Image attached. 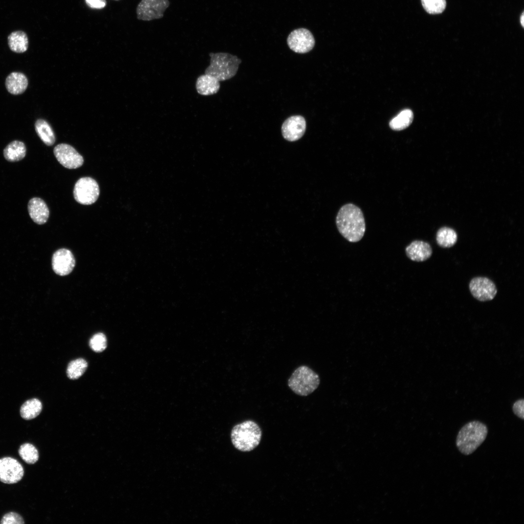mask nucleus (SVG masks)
<instances>
[{"instance_id": "obj_1", "label": "nucleus", "mask_w": 524, "mask_h": 524, "mask_svg": "<svg viewBox=\"0 0 524 524\" xmlns=\"http://www.w3.org/2000/svg\"><path fill=\"white\" fill-rule=\"evenodd\" d=\"M336 224L340 234L351 243L360 241L365 232L363 213L359 207L352 203L341 207L336 216Z\"/></svg>"}, {"instance_id": "obj_2", "label": "nucleus", "mask_w": 524, "mask_h": 524, "mask_svg": "<svg viewBox=\"0 0 524 524\" xmlns=\"http://www.w3.org/2000/svg\"><path fill=\"white\" fill-rule=\"evenodd\" d=\"M488 429L485 424L473 421L466 424L459 431L456 439V446L459 451L465 455L475 452L485 440Z\"/></svg>"}, {"instance_id": "obj_3", "label": "nucleus", "mask_w": 524, "mask_h": 524, "mask_svg": "<svg viewBox=\"0 0 524 524\" xmlns=\"http://www.w3.org/2000/svg\"><path fill=\"white\" fill-rule=\"evenodd\" d=\"M262 435L261 429L256 422L246 420L232 428L230 438L232 444L237 449L248 452L259 444Z\"/></svg>"}, {"instance_id": "obj_4", "label": "nucleus", "mask_w": 524, "mask_h": 524, "mask_svg": "<svg viewBox=\"0 0 524 524\" xmlns=\"http://www.w3.org/2000/svg\"><path fill=\"white\" fill-rule=\"evenodd\" d=\"M211 65L205 70L218 81L232 78L236 74L241 60L236 56L227 53H211Z\"/></svg>"}, {"instance_id": "obj_5", "label": "nucleus", "mask_w": 524, "mask_h": 524, "mask_svg": "<svg viewBox=\"0 0 524 524\" xmlns=\"http://www.w3.org/2000/svg\"><path fill=\"white\" fill-rule=\"evenodd\" d=\"M319 384L318 375L306 365L300 366L295 369L288 381L289 387L294 393L304 396L313 392Z\"/></svg>"}, {"instance_id": "obj_6", "label": "nucleus", "mask_w": 524, "mask_h": 524, "mask_svg": "<svg viewBox=\"0 0 524 524\" xmlns=\"http://www.w3.org/2000/svg\"><path fill=\"white\" fill-rule=\"evenodd\" d=\"M99 195L98 185L92 178H81L75 184L73 196L76 201L81 204H93L97 200Z\"/></svg>"}, {"instance_id": "obj_7", "label": "nucleus", "mask_w": 524, "mask_h": 524, "mask_svg": "<svg viewBox=\"0 0 524 524\" xmlns=\"http://www.w3.org/2000/svg\"><path fill=\"white\" fill-rule=\"evenodd\" d=\"M289 48L298 53H306L310 51L315 45L314 38L312 33L306 28H298L293 30L287 39Z\"/></svg>"}, {"instance_id": "obj_8", "label": "nucleus", "mask_w": 524, "mask_h": 524, "mask_svg": "<svg viewBox=\"0 0 524 524\" xmlns=\"http://www.w3.org/2000/svg\"><path fill=\"white\" fill-rule=\"evenodd\" d=\"M469 287L473 296L482 302L492 300L497 293L494 283L487 277L473 278L469 283Z\"/></svg>"}, {"instance_id": "obj_9", "label": "nucleus", "mask_w": 524, "mask_h": 524, "mask_svg": "<svg viewBox=\"0 0 524 524\" xmlns=\"http://www.w3.org/2000/svg\"><path fill=\"white\" fill-rule=\"evenodd\" d=\"M169 5L168 0H141L136 8L137 17L144 21L161 18Z\"/></svg>"}, {"instance_id": "obj_10", "label": "nucleus", "mask_w": 524, "mask_h": 524, "mask_svg": "<svg viewBox=\"0 0 524 524\" xmlns=\"http://www.w3.org/2000/svg\"><path fill=\"white\" fill-rule=\"evenodd\" d=\"M24 469L20 463L12 457L0 458V481L8 484L17 483L24 475Z\"/></svg>"}, {"instance_id": "obj_11", "label": "nucleus", "mask_w": 524, "mask_h": 524, "mask_svg": "<svg viewBox=\"0 0 524 524\" xmlns=\"http://www.w3.org/2000/svg\"><path fill=\"white\" fill-rule=\"evenodd\" d=\"M53 153L59 163L66 168L76 169L83 164L82 156L73 147L67 144L56 146Z\"/></svg>"}, {"instance_id": "obj_12", "label": "nucleus", "mask_w": 524, "mask_h": 524, "mask_svg": "<svg viewBox=\"0 0 524 524\" xmlns=\"http://www.w3.org/2000/svg\"><path fill=\"white\" fill-rule=\"evenodd\" d=\"M306 129L305 118L299 115H293L287 118L281 126V133L283 138L287 141L293 142L300 139Z\"/></svg>"}, {"instance_id": "obj_13", "label": "nucleus", "mask_w": 524, "mask_h": 524, "mask_svg": "<svg viewBox=\"0 0 524 524\" xmlns=\"http://www.w3.org/2000/svg\"><path fill=\"white\" fill-rule=\"evenodd\" d=\"M75 265V258L68 249L61 248L55 251L52 256V269L57 275H68L72 272Z\"/></svg>"}, {"instance_id": "obj_14", "label": "nucleus", "mask_w": 524, "mask_h": 524, "mask_svg": "<svg viewBox=\"0 0 524 524\" xmlns=\"http://www.w3.org/2000/svg\"><path fill=\"white\" fill-rule=\"evenodd\" d=\"M405 252L407 256L411 261L422 262L430 258L432 249L427 242L414 240L406 246Z\"/></svg>"}, {"instance_id": "obj_15", "label": "nucleus", "mask_w": 524, "mask_h": 524, "mask_svg": "<svg viewBox=\"0 0 524 524\" xmlns=\"http://www.w3.org/2000/svg\"><path fill=\"white\" fill-rule=\"evenodd\" d=\"M28 211L31 218L38 225L46 223L49 215L47 205L39 197H33L29 201Z\"/></svg>"}, {"instance_id": "obj_16", "label": "nucleus", "mask_w": 524, "mask_h": 524, "mask_svg": "<svg viewBox=\"0 0 524 524\" xmlns=\"http://www.w3.org/2000/svg\"><path fill=\"white\" fill-rule=\"evenodd\" d=\"M5 84L7 90L10 94L17 95L25 92L28 86V81L24 74L13 72L7 77Z\"/></svg>"}, {"instance_id": "obj_17", "label": "nucleus", "mask_w": 524, "mask_h": 524, "mask_svg": "<svg viewBox=\"0 0 524 524\" xmlns=\"http://www.w3.org/2000/svg\"><path fill=\"white\" fill-rule=\"evenodd\" d=\"M7 41L10 49L14 52L23 53L28 49V37L23 31L16 30L11 33L7 37Z\"/></svg>"}, {"instance_id": "obj_18", "label": "nucleus", "mask_w": 524, "mask_h": 524, "mask_svg": "<svg viewBox=\"0 0 524 524\" xmlns=\"http://www.w3.org/2000/svg\"><path fill=\"white\" fill-rule=\"evenodd\" d=\"M26 151V147L23 142L19 140H14L5 147L3 150V156L8 162H18L25 157Z\"/></svg>"}, {"instance_id": "obj_19", "label": "nucleus", "mask_w": 524, "mask_h": 524, "mask_svg": "<svg viewBox=\"0 0 524 524\" xmlns=\"http://www.w3.org/2000/svg\"><path fill=\"white\" fill-rule=\"evenodd\" d=\"M197 91L203 95H209L218 92L220 88L219 81L213 77L205 74L199 77L196 83Z\"/></svg>"}, {"instance_id": "obj_20", "label": "nucleus", "mask_w": 524, "mask_h": 524, "mask_svg": "<svg viewBox=\"0 0 524 524\" xmlns=\"http://www.w3.org/2000/svg\"><path fill=\"white\" fill-rule=\"evenodd\" d=\"M436 240L437 244L440 247L450 248L457 243L458 235L453 229L448 227H443L438 230Z\"/></svg>"}, {"instance_id": "obj_21", "label": "nucleus", "mask_w": 524, "mask_h": 524, "mask_svg": "<svg viewBox=\"0 0 524 524\" xmlns=\"http://www.w3.org/2000/svg\"><path fill=\"white\" fill-rule=\"evenodd\" d=\"M34 126L36 132L43 142L49 146L53 145L55 142V136L48 122L44 119H38Z\"/></svg>"}, {"instance_id": "obj_22", "label": "nucleus", "mask_w": 524, "mask_h": 524, "mask_svg": "<svg viewBox=\"0 0 524 524\" xmlns=\"http://www.w3.org/2000/svg\"><path fill=\"white\" fill-rule=\"evenodd\" d=\"M42 405L41 401L36 398L26 401L21 407L20 413L22 418L25 420L33 419L41 412Z\"/></svg>"}, {"instance_id": "obj_23", "label": "nucleus", "mask_w": 524, "mask_h": 524, "mask_svg": "<svg viewBox=\"0 0 524 524\" xmlns=\"http://www.w3.org/2000/svg\"><path fill=\"white\" fill-rule=\"evenodd\" d=\"M413 119L412 112L409 109H405L392 119L390 127L393 130L401 131L409 127Z\"/></svg>"}, {"instance_id": "obj_24", "label": "nucleus", "mask_w": 524, "mask_h": 524, "mask_svg": "<svg viewBox=\"0 0 524 524\" xmlns=\"http://www.w3.org/2000/svg\"><path fill=\"white\" fill-rule=\"evenodd\" d=\"M88 364L83 359L79 358L72 360L68 365L66 373L67 377L71 379L79 378L87 369Z\"/></svg>"}, {"instance_id": "obj_25", "label": "nucleus", "mask_w": 524, "mask_h": 524, "mask_svg": "<svg viewBox=\"0 0 524 524\" xmlns=\"http://www.w3.org/2000/svg\"><path fill=\"white\" fill-rule=\"evenodd\" d=\"M18 454L22 459L29 464H33L39 459V453L36 448L32 444L25 443L20 445Z\"/></svg>"}, {"instance_id": "obj_26", "label": "nucleus", "mask_w": 524, "mask_h": 524, "mask_svg": "<svg viewBox=\"0 0 524 524\" xmlns=\"http://www.w3.org/2000/svg\"><path fill=\"white\" fill-rule=\"evenodd\" d=\"M425 10L430 14L442 13L446 7L445 0H421Z\"/></svg>"}, {"instance_id": "obj_27", "label": "nucleus", "mask_w": 524, "mask_h": 524, "mask_svg": "<svg viewBox=\"0 0 524 524\" xmlns=\"http://www.w3.org/2000/svg\"><path fill=\"white\" fill-rule=\"evenodd\" d=\"M89 346L96 352L103 351L107 347V339L105 335L102 333L95 334L90 340Z\"/></svg>"}, {"instance_id": "obj_28", "label": "nucleus", "mask_w": 524, "mask_h": 524, "mask_svg": "<svg viewBox=\"0 0 524 524\" xmlns=\"http://www.w3.org/2000/svg\"><path fill=\"white\" fill-rule=\"evenodd\" d=\"M24 521L22 516L15 512H10L4 514L0 522V524H23Z\"/></svg>"}, {"instance_id": "obj_29", "label": "nucleus", "mask_w": 524, "mask_h": 524, "mask_svg": "<svg viewBox=\"0 0 524 524\" xmlns=\"http://www.w3.org/2000/svg\"><path fill=\"white\" fill-rule=\"evenodd\" d=\"M524 399H518L516 401L512 406L513 413L519 418L524 420Z\"/></svg>"}, {"instance_id": "obj_30", "label": "nucleus", "mask_w": 524, "mask_h": 524, "mask_svg": "<svg viewBox=\"0 0 524 524\" xmlns=\"http://www.w3.org/2000/svg\"><path fill=\"white\" fill-rule=\"evenodd\" d=\"M86 4L91 8L100 9L105 7L106 0H85Z\"/></svg>"}, {"instance_id": "obj_31", "label": "nucleus", "mask_w": 524, "mask_h": 524, "mask_svg": "<svg viewBox=\"0 0 524 524\" xmlns=\"http://www.w3.org/2000/svg\"><path fill=\"white\" fill-rule=\"evenodd\" d=\"M520 19H521V20H520V22H521V25H522V27H524V12H523V13L522 14L521 16V17H520Z\"/></svg>"}]
</instances>
